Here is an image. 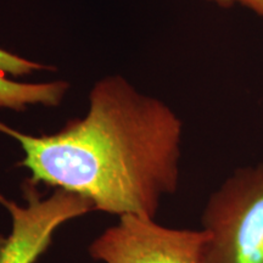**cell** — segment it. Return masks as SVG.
I'll return each mask as SVG.
<instances>
[{"mask_svg":"<svg viewBox=\"0 0 263 263\" xmlns=\"http://www.w3.org/2000/svg\"><path fill=\"white\" fill-rule=\"evenodd\" d=\"M235 3L244 5L263 17V0H235Z\"/></svg>","mask_w":263,"mask_h":263,"instance_id":"cell-7","label":"cell"},{"mask_svg":"<svg viewBox=\"0 0 263 263\" xmlns=\"http://www.w3.org/2000/svg\"><path fill=\"white\" fill-rule=\"evenodd\" d=\"M207 2L215 3V4L221 6L223 9H229L235 4V0H207Z\"/></svg>","mask_w":263,"mask_h":263,"instance_id":"cell-8","label":"cell"},{"mask_svg":"<svg viewBox=\"0 0 263 263\" xmlns=\"http://www.w3.org/2000/svg\"><path fill=\"white\" fill-rule=\"evenodd\" d=\"M200 263H263V162L236 168L201 216Z\"/></svg>","mask_w":263,"mask_h":263,"instance_id":"cell-2","label":"cell"},{"mask_svg":"<svg viewBox=\"0 0 263 263\" xmlns=\"http://www.w3.org/2000/svg\"><path fill=\"white\" fill-rule=\"evenodd\" d=\"M205 239L202 229L168 228L126 215L91 242L89 255L104 263H200Z\"/></svg>","mask_w":263,"mask_h":263,"instance_id":"cell-4","label":"cell"},{"mask_svg":"<svg viewBox=\"0 0 263 263\" xmlns=\"http://www.w3.org/2000/svg\"><path fill=\"white\" fill-rule=\"evenodd\" d=\"M182 121L166 104L123 77L95 83L89 110L52 134L0 132L24 151L18 167L33 184L83 196L95 211L155 219L161 200L178 188Z\"/></svg>","mask_w":263,"mask_h":263,"instance_id":"cell-1","label":"cell"},{"mask_svg":"<svg viewBox=\"0 0 263 263\" xmlns=\"http://www.w3.org/2000/svg\"><path fill=\"white\" fill-rule=\"evenodd\" d=\"M25 205L0 194V203L11 216V232L0 235V263H35L52 242L55 232L64 223L95 211L83 196L54 189L49 196L39 193L37 184H22Z\"/></svg>","mask_w":263,"mask_h":263,"instance_id":"cell-3","label":"cell"},{"mask_svg":"<svg viewBox=\"0 0 263 263\" xmlns=\"http://www.w3.org/2000/svg\"><path fill=\"white\" fill-rule=\"evenodd\" d=\"M47 66L38 64V62H33L0 49V72H3V73L22 76L31 73L33 71L47 70Z\"/></svg>","mask_w":263,"mask_h":263,"instance_id":"cell-6","label":"cell"},{"mask_svg":"<svg viewBox=\"0 0 263 263\" xmlns=\"http://www.w3.org/2000/svg\"><path fill=\"white\" fill-rule=\"evenodd\" d=\"M68 84L64 81L50 83H20L0 74V107L22 111L28 105L54 107L60 105Z\"/></svg>","mask_w":263,"mask_h":263,"instance_id":"cell-5","label":"cell"}]
</instances>
